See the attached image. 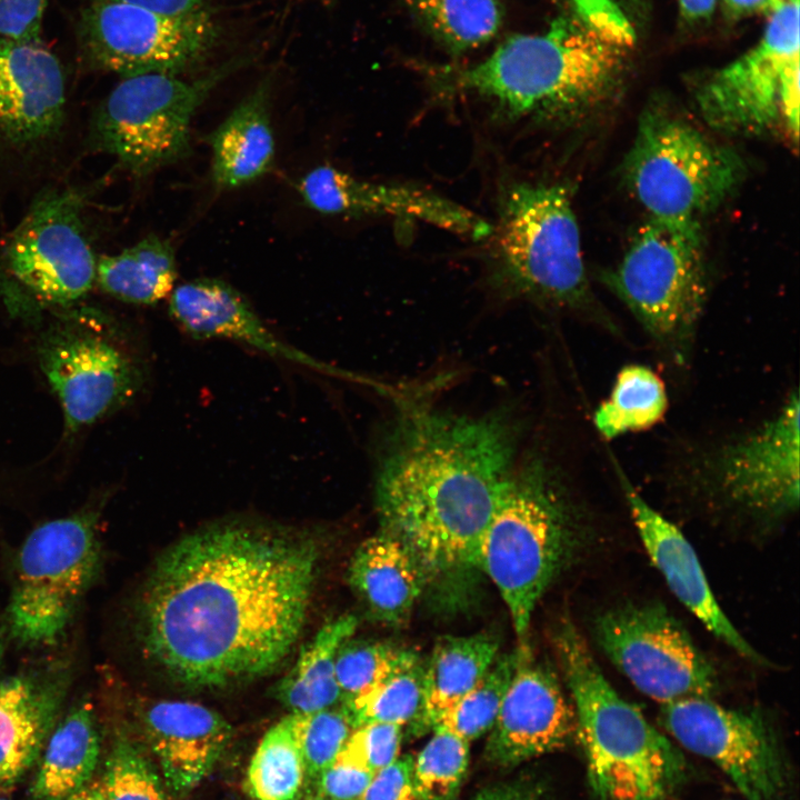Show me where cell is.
I'll return each instance as SVG.
<instances>
[{
  "instance_id": "cell-1",
  "label": "cell",
  "mask_w": 800,
  "mask_h": 800,
  "mask_svg": "<svg viewBox=\"0 0 800 800\" xmlns=\"http://www.w3.org/2000/svg\"><path fill=\"white\" fill-rule=\"evenodd\" d=\"M319 550L307 536L230 521L187 534L157 560L139 603L148 654L193 688L274 669L303 627Z\"/></svg>"
},
{
  "instance_id": "cell-2",
  "label": "cell",
  "mask_w": 800,
  "mask_h": 800,
  "mask_svg": "<svg viewBox=\"0 0 800 800\" xmlns=\"http://www.w3.org/2000/svg\"><path fill=\"white\" fill-rule=\"evenodd\" d=\"M520 430L507 410L416 409L387 437L374 483L381 532L409 551L439 599L462 600L481 572L483 534L517 464Z\"/></svg>"
},
{
  "instance_id": "cell-3",
  "label": "cell",
  "mask_w": 800,
  "mask_h": 800,
  "mask_svg": "<svg viewBox=\"0 0 800 800\" xmlns=\"http://www.w3.org/2000/svg\"><path fill=\"white\" fill-rule=\"evenodd\" d=\"M632 43L573 14L506 39L476 64L437 70L433 79L443 92L484 98L512 118L566 120L608 98Z\"/></svg>"
},
{
  "instance_id": "cell-4",
  "label": "cell",
  "mask_w": 800,
  "mask_h": 800,
  "mask_svg": "<svg viewBox=\"0 0 800 800\" xmlns=\"http://www.w3.org/2000/svg\"><path fill=\"white\" fill-rule=\"evenodd\" d=\"M587 533L584 514L548 458L531 453L516 464L486 528L480 570L498 589L520 641L540 598Z\"/></svg>"
},
{
  "instance_id": "cell-5",
  "label": "cell",
  "mask_w": 800,
  "mask_h": 800,
  "mask_svg": "<svg viewBox=\"0 0 800 800\" xmlns=\"http://www.w3.org/2000/svg\"><path fill=\"white\" fill-rule=\"evenodd\" d=\"M554 644L597 800H667L684 776L680 750L616 691L570 620Z\"/></svg>"
},
{
  "instance_id": "cell-6",
  "label": "cell",
  "mask_w": 800,
  "mask_h": 800,
  "mask_svg": "<svg viewBox=\"0 0 800 800\" xmlns=\"http://www.w3.org/2000/svg\"><path fill=\"white\" fill-rule=\"evenodd\" d=\"M490 237L492 280L504 297L578 313L618 332L590 289L567 188L530 182L507 187Z\"/></svg>"
},
{
  "instance_id": "cell-7",
  "label": "cell",
  "mask_w": 800,
  "mask_h": 800,
  "mask_svg": "<svg viewBox=\"0 0 800 800\" xmlns=\"http://www.w3.org/2000/svg\"><path fill=\"white\" fill-rule=\"evenodd\" d=\"M701 240V226L649 219L604 276L663 358L678 367L691 357L707 299Z\"/></svg>"
},
{
  "instance_id": "cell-8",
  "label": "cell",
  "mask_w": 800,
  "mask_h": 800,
  "mask_svg": "<svg viewBox=\"0 0 800 800\" xmlns=\"http://www.w3.org/2000/svg\"><path fill=\"white\" fill-rule=\"evenodd\" d=\"M632 194L649 219L701 226L744 174L740 157L690 122L662 108L640 116L623 164Z\"/></svg>"
},
{
  "instance_id": "cell-9",
  "label": "cell",
  "mask_w": 800,
  "mask_h": 800,
  "mask_svg": "<svg viewBox=\"0 0 800 800\" xmlns=\"http://www.w3.org/2000/svg\"><path fill=\"white\" fill-rule=\"evenodd\" d=\"M249 62V56L234 57L191 81L168 73L123 78L98 110L99 146L137 176L186 159L191 153L194 112L222 81Z\"/></svg>"
},
{
  "instance_id": "cell-10",
  "label": "cell",
  "mask_w": 800,
  "mask_h": 800,
  "mask_svg": "<svg viewBox=\"0 0 800 800\" xmlns=\"http://www.w3.org/2000/svg\"><path fill=\"white\" fill-rule=\"evenodd\" d=\"M800 406L793 390L767 420L706 450L691 469L693 484L734 514L780 521L799 507Z\"/></svg>"
},
{
  "instance_id": "cell-11",
  "label": "cell",
  "mask_w": 800,
  "mask_h": 800,
  "mask_svg": "<svg viewBox=\"0 0 800 800\" xmlns=\"http://www.w3.org/2000/svg\"><path fill=\"white\" fill-rule=\"evenodd\" d=\"M96 514L48 521L24 540L8 607L11 633L27 644H51L69 624L100 564Z\"/></svg>"
},
{
  "instance_id": "cell-12",
  "label": "cell",
  "mask_w": 800,
  "mask_h": 800,
  "mask_svg": "<svg viewBox=\"0 0 800 800\" xmlns=\"http://www.w3.org/2000/svg\"><path fill=\"white\" fill-rule=\"evenodd\" d=\"M219 37L220 26L206 7L164 14L119 0H89L77 24L89 64L123 78L178 76L204 60Z\"/></svg>"
},
{
  "instance_id": "cell-13",
  "label": "cell",
  "mask_w": 800,
  "mask_h": 800,
  "mask_svg": "<svg viewBox=\"0 0 800 800\" xmlns=\"http://www.w3.org/2000/svg\"><path fill=\"white\" fill-rule=\"evenodd\" d=\"M592 634L608 659L643 694L668 704L711 698L717 672L684 626L658 601L627 602L598 613Z\"/></svg>"
},
{
  "instance_id": "cell-14",
  "label": "cell",
  "mask_w": 800,
  "mask_h": 800,
  "mask_svg": "<svg viewBox=\"0 0 800 800\" xmlns=\"http://www.w3.org/2000/svg\"><path fill=\"white\" fill-rule=\"evenodd\" d=\"M660 719L680 746L717 766L747 800L782 797L787 771L781 749L759 711L696 697L662 704Z\"/></svg>"
},
{
  "instance_id": "cell-15",
  "label": "cell",
  "mask_w": 800,
  "mask_h": 800,
  "mask_svg": "<svg viewBox=\"0 0 800 800\" xmlns=\"http://www.w3.org/2000/svg\"><path fill=\"white\" fill-rule=\"evenodd\" d=\"M82 207L80 194L72 190L50 191L36 201L6 242V271L40 300L77 301L96 280L97 260Z\"/></svg>"
},
{
  "instance_id": "cell-16",
  "label": "cell",
  "mask_w": 800,
  "mask_h": 800,
  "mask_svg": "<svg viewBox=\"0 0 800 800\" xmlns=\"http://www.w3.org/2000/svg\"><path fill=\"white\" fill-rule=\"evenodd\" d=\"M770 13L758 44L713 73L697 94L701 117L716 130L758 133L782 117V83L800 63L799 2Z\"/></svg>"
},
{
  "instance_id": "cell-17",
  "label": "cell",
  "mask_w": 800,
  "mask_h": 800,
  "mask_svg": "<svg viewBox=\"0 0 800 800\" xmlns=\"http://www.w3.org/2000/svg\"><path fill=\"white\" fill-rule=\"evenodd\" d=\"M39 359L70 432L124 404L141 382L132 358L109 338L91 331L53 334L41 346Z\"/></svg>"
},
{
  "instance_id": "cell-18",
  "label": "cell",
  "mask_w": 800,
  "mask_h": 800,
  "mask_svg": "<svg viewBox=\"0 0 800 800\" xmlns=\"http://www.w3.org/2000/svg\"><path fill=\"white\" fill-rule=\"evenodd\" d=\"M297 188L304 204L322 214L421 221L473 240L490 237L493 228L476 212L434 192L360 179L329 164L310 170Z\"/></svg>"
},
{
  "instance_id": "cell-19",
  "label": "cell",
  "mask_w": 800,
  "mask_h": 800,
  "mask_svg": "<svg viewBox=\"0 0 800 800\" xmlns=\"http://www.w3.org/2000/svg\"><path fill=\"white\" fill-rule=\"evenodd\" d=\"M517 651L518 663L484 749L488 761L499 767L552 752L567 744L576 729L573 707L554 673L533 661L526 642Z\"/></svg>"
},
{
  "instance_id": "cell-20",
  "label": "cell",
  "mask_w": 800,
  "mask_h": 800,
  "mask_svg": "<svg viewBox=\"0 0 800 800\" xmlns=\"http://www.w3.org/2000/svg\"><path fill=\"white\" fill-rule=\"evenodd\" d=\"M610 459L642 543L674 597L742 658L766 664L767 660L741 636L721 609L690 541L646 501L612 454Z\"/></svg>"
},
{
  "instance_id": "cell-21",
  "label": "cell",
  "mask_w": 800,
  "mask_h": 800,
  "mask_svg": "<svg viewBox=\"0 0 800 800\" xmlns=\"http://www.w3.org/2000/svg\"><path fill=\"white\" fill-rule=\"evenodd\" d=\"M64 77L40 38L0 43V139L31 147L51 138L64 114Z\"/></svg>"
},
{
  "instance_id": "cell-22",
  "label": "cell",
  "mask_w": 800,
  "mask_h": 800,
  "mask_svg": "<svg viewBox=\"0 0 800 800\" xmlns=\"http://www.w3.org/2000/svg\"><path fill=\"white\" fill-rule=\"evenodd\" d=\"M138 721L166 786L177 794H186L201 783L232 734L221 714L191 701H149L138 709Z\"/></svg>"
},
{
  "instance_id": "cell-23",
  "label": "cell",
  "mask_w": 800,
  "mask_h": 800,
  "mask_svg": "<svg viewBox=\"0 0 800 800\" xmlns=\"http://www.w3.org/2000/svg\"><path fill=\"white\" fill-rule=\"evenodd\" d=\"M169 313L194 339H221L249 346L277 359L340 376V371L282 341L247 299L229 283L198 278L172 290Z\"/></svg>"
},
{
  "instance_id": "cell-24",
  "label": "cell",
  "mask_w": 800,
  "mask_h": 800,
  "mask_svg": "<svg viewBox=\"0 0 800 800\" xmlns=\"http://www.w3.org/2000/svg\"><path fill=\"white\" fill-rule=\"evenodd\" d=\"M67 688L62 670L0 679V793L11 791L38 762Z\"/></svg>"
},
{
  "instance_id": "cell-25",
  "label": "cell",
  "mask_w": 800,
  "mask_h": 800,
  "mask_svg": "<svg viewBox=\"0 0 800 800\" xmlns=\"http://www.w3.org/2000/svg\"><path fill=\"white\" fill-rule=\"evenodd\" d=\"M272 77L266 76L207 138L212 151V181L221 190L244 187L273 164Z\"/></svg>"
},
{
  "instance_id": "cell-26",
  "label": "cell",
  "mask_w": 800,
  "mask_h": 800,
  "mask_svg": "<svg viewBox=\"0 0 800 800\" xmlns=\"http://www.w3.org/2000/svg\"><path fill=\"white\" fill-rule=\"evenodd\" d=\"M347 578L370 617L389 626L407 621L426 591L423 576L412 556L383 532L358 546Z\"/></svg>"
},
{
  "instance_id": "cell-27",
  "label": "cell",
  "mask_w": 800,
  "mask_h": 800,
  "mask_svg": "<svg viewBox=\"0 0 800 800\" xmlns=\"http://www.w3.org/2000/svg\"><path fill=\"white\" fill-rule=\"evenodd\" d=\"M101 757L96 709L78 701L52 729L29 786L30 800H62L94 778Z\"/></svg>"
},
{
  "instance_id": "cell-28",
  "label": "cell",
  "mask_w": 800,
  "mask_h": 800,
  "mask_svg": "<svg viewBox=\"0 0 800 800\" xmlns=\"http://www.w3.org/2000/svg\"><path fill=\"white\" fill-rule=\"evenodd\" d=\"M498 651L499 641L489 633L440 638L423 664V703L414 733L432 729L482 678Z\"/></svg>"
},
{
  "instance_id": "cell-29",
  "label": "cell",
  "mask_w": 800,
  "mask_h": 800,
  "mask_svg": "<svg viewBox=\"0 0 800 800\" xmlns=\"http://www.w3.org/2000/svg\"><path fill=\"white\" fill-rule=\"evenodd\" d=\"M358 627L352 614L339 616L324 623L301 649L293 667L279 682L277 699L292 713L307 714L339 707L341 691L336 677L340 647Z\"/></svg>"
},
{
  "instance_id": "cell-30",
  "label": "cell",
  "mask_w": 800,
  "mask_h": 800,
  "mask_svg": "<svg viewBox=\"0 0 800 800\" xmlns=\"http://www.w3.org/2000/svg\"><path fill=\"white\" fill-rule=\"evenodd\" d=\"M96 280L101 289L123 302L156 304L174 289L176 253L167 239L149 234L116 254L97 261Z\"/></svg>"
},
{
  "instance_id": "cell-31",
  "label": "cell",
  "mask_w": 800,
  "mask_h": 800,
  "mask_svg": "<svg viewBox=\"0 0 800 800\" xmlns=\"http://www.w3.org/2000/svg\"><path fill=\"white\" fill-rule=\"evenodd\" d=\"M668 396L662 379L643 364L618 372L609 397L593 414L598 433L607 441L654 427L666 414Z\"/></svg>"
},
{
  "instance_id": "cell-32",
  "label": "cell",
  "mask_w": 800,
  "mask_h": 800,
  "mask_svg": "<svg viewBox=\"0 0 800 800\" xmlns=\"http://www.w3.org/2000/svg\"><path fill=\"white\" fill-rule=\"evenodd\" d=\"M251 800H302L308 791L306 766L296 739L291 713L260 740L246 777Z\"/></svg>"
},
{
  "instance_id": "cell-33",
  "label": "cell",
  "mask_w": 800,
  "mask_h": 800,
  "mask_svg": "<svg viewBox=\"0 0 800 800\" xmlns=\"http://www.w3.org/2000/svg\"><path fill=\"white\" fill-rule=\"evenodd\" d=\"M427 30L453 54L489 42L502 22L500 0H407Z\"/></svg>"
},
{
  "instance_id": "cell-34",
  "label": "cell",
  "mask_w": 800,
  "mask_h": 800,
  "mask_svg": "<svg viewBox=\"0 0 800 800\" xmlns=\"http://www.w3.org/2000/svg\"><path fill=\"white\" fill-rule=\"evenodd\" d=\"M517 663V650L498 656L476 686L449 708L433 728L447 730L468 742L490 731L497 720Z\"/></svg>"
},
{
  "instance_id": "cell-35",
  "label": "cell",
  "mask_w": 800,
  "mask_h": 800,
  "mask_svg": "<svg viewBox=\"0 0 800 800\" xmlns=\"http://www.w3.org/2000/svg\"><path fill=\"white\" fill-rule=\"evenodd\" d=\"M420 659L407 648L378 640L348 639L336 658V677L341 704L350 703L372 691L396 671Z\"/></svg>"
},
{
  "instance_id": "cell-36",
  "label": "cell",
  "mask_w": 800,
  "mask_h": 800,
  "mask_svg": "<svg viewBox=\"0 0 800 800\" xmlns=\"http://www.w3.org/2000/svg\"><path fill=\"white\" fill-rule=\"evenodd\" d=\"M423 703V663L417 661L392 673L368 694L341 707L353 727L368 722L417 723Z\"/></svg>"
},
{
  "instance_id": "cell-37",
  "label": "cell",
  "mask_w": 800,
  "mask_h": 800,
  "mask_svg": "<svg viewBox=\"0 0 800 800\" xmlns=\"http://www.w3.org/2000/svg\"><path fill=\"white\" fill-rule=\"evenodd\" d=\"M100 778L108 800H171L156 767L126 728L114 733Z\"/></svg>"
},
{
  "instance_id": "cell-38",
  "label": "cell",
  "mask_w": 800,
  "mask_h": 800,
  "mask_svg": "<svg viewBox=\"0 0 800 800\" xmlns=\"http://www.w3.org/2000/svg\"><path fill=\"white\" fill-rule=\"evenodd\" d=\"M429 741L413 758L417 800H453L469 766V743L458 736L433 728Z\"/></svg>"
},
{
  "instance_id": "cell-39",
  "label": "cell",
  "mask_w": 800,
  "mask_h": 800,
  "mask_svg": "<svg viewBox=\"0 0 800 800\" xmlns=\"http://www.w3.org/2000/svg\"><path fill=\"white\" fill-rule=\"evenodd\" d=\"M291 716L296 739L306 766L309 790L318 776L342 751L354 727L341 706L313 713H291Z\"/></svg>"
},
{
  "instance_id": "cell-40",
  "label": "cell",
  "mask_w": 800,
  "mask_h": 800,
  "mask_svg": "<svg viewBox=\"0 0 800 800\" xmlns=\"http://www.w3.org/2000/svg\"><path fill=\"white\" fill-rule=\"evenodd\" d=\"M402 731L403 727L393 723L357 726L339 754L377 773L399 757Z\"/></svg>"
},
{
  "instance_id": "cell-41",
  "label": "cell",
  "mask_w": 800,
  "mask_h": 800,
  "mask_svg": "<svg viewBox=\"0 0 800 800\" xmlns=\"http://www.w3.org/2000/svg\"><path fill=\"white\" fill-rule=\"evenodd\" d=\"M373 774L367 768L339 754L318 776L309 790L324 800H359Z\"/></svg>"
},
{
  "instance_id": "cell-42",
  "label": "cell",
  "mask_w": 800,
  "mask_h": 800,
  "mask_svg": "<svg viewBox=\"0 0 800 800\" xmlns=\"http://www.w3.org/2000/svg\"><path fill=\"white\" fill-rule=\"evenodd\" d=\"M49 0H0V43L39 38Z\"/></svg>"
},
{
  "instance_id": "cell-43",
  "label": "cell",
  "mask_w": 800,
  "mask_h": 800,
  "mask_svg": "<svg viewBox=\"0 0 800 800\" xmlns=\"http://www.w3.org/2000/svg\"><path fill=\"white\" fill-rule=\"evenodd\" d=\"M359 800H417L413 757L403 754L373 774Z\"/></svg>"
},
{
  "instance_id": "cell-44",
  "label": "cell",
  "mask_w": 800,
  "mask_h": 800,
  "mask_svg": "<svg viewBox=\"0 0 800 800\" xmlns=\"http://www.w3.org/2000/svg\"><path fill=\"white\" fill-rule=\"evenodd\" d=\"M573 14L589 26L634 39L629 20L612 0H569Z\"/></svg>"
},
{
  "instance_id": "cell-45",
  "label": "cell",
  "mask_w": 800,
  "mask_h": 800,
  "mask_svg": "<svg viewBox=\"0 0 800 800\" xmlns=\"http://www.w3.org/2000/svg\"><path fill=\"white\" fill-rule=\"evenodd\" d=\"M469 800H542L540 789L531 781L513 780L488 786Z\"/></svg>"
},
{
  "instance_id": "cell-46",
  "label": "cell",
  "mask_w": 800,
  "mask_h": 800,
  "mask_svg": "<svg viewBox=\"0 0 800 800\" xmlns=\"http://www.w3.org/2000/svg\"><path fill=\"white\" fill-rule=\"evenodd\" d=\"M164 14H183L204 7L208 0H119Z\"/></svg>"
},
{
  "instance_id": "cell-47",
  "label": "cell",
  "mask_w": 800,
  "mask_h": 800,
  "mask_svg": "<svg viewBox=\"0 0 800 800\" xmlns=\"http://www.w3.org/2000/svg\"><path fill=\"white\" fill-rule=\"evenodd\" d=\"M681 16L690 22H698L711 17L717 0H678Z\"/></svg>"
},
{
  "instance_id": "cell-48",
  "label": "cell",
  "mask_w": 800,
  "mask_h": 800,
  "mask_svg": "<svg viewBox=\"0 0 800 800\" xmlns=\"http://www.w3.org/2000/svg\"><path fill=\"white\" fill-rule=\"evenodd\" d=\"M728 14L732 17H746L768 8V0H722Z\"/></svg>"
},
{
  "instance_id": "cell-49",
  "label": "cell",
  "mask_w": 800,
  "mask_h": 800,
  "mask_svg": "<svg viewBox=\"0 0 800 800\" xmlns=\"http://www.w3.org/2000/svg\"><path fill=\"white\" fill-rule=\"evenodd\" d=\"M62 800H108L101 778H93L77 792Z\"/></svg>"
},
{
  "instance_id": "cell-50",
  "label": "cell",
  "mask_w": 800,
  "mask_h": 800,
  "mask_svg": "<svg viewBox=\"0 0 800 800\" xmlns=\"http://www.w3.org/2000/svg\"><path fill=\"white\" fill-rule=\"evenodd\" d=\"M790 2H799V0H768V11H773L774 9Z\"/></svg>"
},
{
  "instance_id": "cell-51",
  "label": "cell",
  "mask_w": 800,
  "mask_h": 800,
  "mask_svg": "<svg viewBox=\"0 0 800 800\" xmlns=\"http://www.w3.org/2000/svg\"><path fill=\"white\" fill-rule=\"evenodd\" d=\"M302 800H324V799L321 798L320 796H318L317 793H314L313 791L309 790V791H307V793L304 794Z\"/></svg>"
},
{
  "instance_id": "cell-52",
  "label": "cell",
  "mask_w": 800,
  "mask_h": 800,
  "mask_svg": "<svg viewBox=\"0 0 800 800\" xmlns=\"http://www.w3.org/2000/svg\"><path fill=\"white\" fill-rule=\"evenodd\" d=\"M3 653H4V639L2 636V631H0V668L3 660Z\"/></svg>"
},
{
  "instance_id": "cell-53",
  "label": "cell",
  "mask_w": 800,
  "mask_h": 800,
  "mask_svg": "<svg viewBox=\"0 0 800 800\" xmlns=\"http://www.w3.org/2000/svg\"><path fill=\"white\" fill-rule=\"evenodd\" d=\"M0 800H9L3 793H0Z\"/></svg>"
}]
</instances>
